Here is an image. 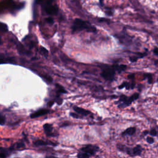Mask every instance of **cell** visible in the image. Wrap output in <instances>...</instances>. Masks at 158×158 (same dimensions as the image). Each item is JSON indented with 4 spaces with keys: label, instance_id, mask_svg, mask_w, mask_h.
<instances>
[{
    "label": "cell",
    "instance_id": "ba28073f",
    "mask_svg": "<svg viewBox=\"0 0 158 158\" xmlns=\"http://www.w3.org/2000/svg\"><path fill=\"white\" fill-rule=\"evenodd\" d=\"M136 128L135 127H131L127 128L125 130H124L122 133V136H133L136 133Z\"/></svg>",
    "mask_w": 158,
    "mask_h": 158
},
{
    "label": "cell",
    "instance_id": "277c9868",
    "mask_svg": "<svg viewBox=\"0 0 158 158\" xmlns=\"http://www.w3.org/2000/svg\"><path fill=\"white\" fill-rule=\"evenodd\" d=\"M139 97V94L138 93H135L132 94L131 96L128 97L126 95L122 94L119 100L117 102H118V107L119 108H125L128 107L131 104V103L136 100H137Z\"/></svg>",
    "mask_w": 158,
    "mask_h": 158
},
{
    "label": "cell",
    "instance_id": "8fae6325",
    "mask_svg": "<svg viewBox=\"0 0 158 158\" xmlns=\"http://www.w3.org/2000/svg\"><path fill=\"white\" fill-rule=\"evenodd\" d=\"M34 144L36 146H46V145H49V144L54 145V144L51 142L44 141V140H41V139H38V140L35 141L34 142Z\"/></svg>",
    "mask_w": 158,
    "mask_h": 158
},
{
    "label": "cell",
    "instance_id": "e0dca14e",
    "mask_svg": "<svg viewBox=\"0 0 158 158\" xmlns=\"http://www.w3.org/2000/svg\"><path fill=\"white\" fill-rule=\"evenodd\" d=\"M149 135L152 136H158V131L157 130L153 127V128H151L150 130H149Z\"/></svg>",
    "mask_w": 158,
    "mask_h": 158
},
{
    "label": "cell",
    "instance_id": "ffe728a7",
    "mask_svg": "<svg viewBox=\"0 0 158 158\" xmlns=\"http://www.w3.org/2000/svg\"><path fill=\"white\" fill-rule=\"evenodd\" d=\"M40 50L41 53L43 56H44L45 57H47V56H48V51L46 48H44L41 46Z\"/></svg>",
    "mask_w": 158,
    "mask_h": 158
},
{
    "label": "cell",
    "instance_id": "9a60e30c",
    "mask_svg": "<svg viewBox=\"0 0 158 158\" xmlns=\"http://www.w3.org/2000/svg\"><path fill=\"white\" fill-rule=\"evenodd\" d=\"M10 150L9 149H4L3 148H1V154H0V156L1 157H6L7 156H9V154H10Z\"/></svg>",
    "mask_w": 158,
    "mask_h": 158
},
{
    "label": "cell",
    "instance_id": "7402d4cb",
    "mask_svg": "<svg viewBox=\"0 0 158 158\" xmlns=\"http://www.w3.org/2000/svg\"><path fill=\"white\" fill-rule=\"evenodd\" d=\"M70 115L73 118H82L83 116L80 115V114H78V113H74V112H70Z\"/></svg>",
    "mask_w": 158,
    "mask_h": 158
},
{
    "label": "cell",
    "instance_id": "5b68a950",
    "mask_svg": "<svg viewBox=\"0 0 158 158\" xmlns=\"http://www.w3.org/2000/svg\"><path fill=\"white\" fill-rule=\"evenodd\" d=\"M98 150H99V147H98L95 145H92V144L86 145V146L81 148L80 149V151L86 152L91 156H94Z\"/></svg>",
    "mask_w": 158,
    "mask_h": 158
},
{
    "label": "cell",
    "instance_id": "5bb4252c",
    "mask_svg": "<svg viewBox=\"0 0 158 158\" xmlns=\"http://www.w3.org/2000/svg\"><path fill=\"white\" fill-rule=\"evenodd\" d=\"M56 88L57 89V94H62V93H67V91L65 89V88L61 86L60 85L57 83L56 85Z\"/></svg>",
    "mask_w": 158,
    "mask_h": 158
},
{
    "label": "cell",
    "instance_id": "f1b7e54d",
    "mask_svg": "<svg viewBox=\"0 0 158 158\" xmlns=\"http://www.w3.org/2000/svg\"><path fill=\"white\" fill-rule=\"evenodd\" d=\"M54 103V101H49L48 103V107H51Z\"/></svg>",
    "mask_w": 158,
    "mask_h": 158
},
{
    "label": "cell",
    "instance_id": "ac0fdd59",
    "mask_svg": "<svg viewBox=\"0 0 158 158\" xmlns=\"http://www.w3.org/2000/svg\"><path fill=\"white\" fill-rule=\"evenodd\" d=\"M77 157H79V158H85V157H91V156L89 155L88 154H87V153L85 152H83V151H80L78 153Z\"/></svg>",
    "mask_w": 158,
    "mask_h": 158
},
{
    "label": "cell",
    "instance_id": "603a6c76",
    "mask_svg": "<svg viewBox=\"0 0 158 158\" xmlns=\"http://www.w3.org/2000/svg\"><path fill=\"white\" fill-rule=\"evenodd\" d=\"M127 83H128V82L127 81H124V82H123L120 85H119L118 86V89H122V88H126V86H127Z\"/></svg>",
    "mask_w": 158,
    "mask_h": 158
},
{
    "label": "cell",
    "instance_id": "8992f818",
    "mask_svg": "<svg viewBox=\"0 0 158 158\" xmlns=\"http://www.w3.org/2000/svg\"><path fill=\"white\" fill-rule=\"evenodd\" d=\"M135 54L136 55L130 56L129 57V60L131 62H136L138 61V59H142L146 56L148 55V49H146V51H144V52H136L135 53Z\"/></svg>",
    "mask_w": 158,
    "mask_h": 158
},
{
    "label": "cell",
    "instance_id": "7a4b0ae2",
    "mask_svg": "<svg viewBox=\"0 0 158 158\" xmlns=\"http://www.w3.org/2000/svg\"><path fill=\"white\" fill-rule=\"evenodd\" d=\"M117 148L120 151L126 152L128 155L131 157L139 156L144 151V148L140 144H137L133 148H130L124 145L118 144L117 146Z\"/></svg>",
    "mask_w": 158,
    "mask_h": 158
},
{
    "label": "cell",
    "instance_id": "44dd1931",
    "mask_svg": "<svg viewBox=\"0 0 158 158\" xmlns=\"http://www.w3.org/2000/svg\"><path fill=\"white\" fill-rule=\"evenodd\" d=\"M1 31H2V32L7 31L8 30V28H7V26L6 25V24H5L4 23H1Z\"/></svg>",
    "mask_w": 158,
    "mask_h": 158
},
{
    "label": "cell",
    "instance_id": "7c38bea8",
    "mask_svg": "<svg viewBox=\"0 0 158 158\" xmlns=\"http://www.w3.org/2000/svg\"><path fill=\"white\" fill-rule=\"evenodd\" d=\"M143 79H147V81L149 84H152L153 82V74L151 73H145L143 75Z\"/></svg>",
    "mask_w": 158,
    "mask_h": 158
},
{
    "label": "cell",
    "instance_id": "d6986e66",
    "mask_svg": "<svg viewBox=\"0 0 158 158\" xmlns=\"http://www.w3.org/2000/svg\"><path fill=\"white\" fill-rule=\"evenodd\" d=\"M146 142L149 144H152L154 143L155 141V139L154 138V136H147L146 138Z\"/></svg>",
    "mask_w": 158,
    "mask_h": 158
},
{
    "label": "cell",
    "instance_id": "d4e9b609",
    "mask_svg": "<svg viewBox=\"0 0 158 158\" xmlns=\"http://www.w3.org/2000/svg\"><path fill=\"white\" fill-rule=\"evenodd\" d=\"M46 22H48L49 24H52L54 23V20H53L52 18H51V17L46 18Z\"/></svg>",
    "mask_w": 158,
    "mask_h": 158
},
{
    "label": "cell",
    "instance_id": "4fadbf2b",
    "mask_svg": "<svg viewBox=\"0 0 158 158\" xmlns=\"http://www.w3.org/2000/svg\"><path fill=\"white\" fill-rule=\"evenodd\" d=\"M1 63L3 64V63H11V64H14L15 63V59L13 57H4L3 58V56L1 55Z\"/></svg>",
    "mask_w": 158,
    "mask_h": 158
},
{
    "label": "cell",
    "instance_id": "83f0119b",
    "mask_svg": "<svg viewBox=\"0 0 158 158\" xmlns=\"http://www.w3.org/2000/svg\"><path fill=\"white\" fill-rule=\"evenodd\" d=\"M149 130H144V131L142 132V135H143V136H147L148 135H149Z\"/></svg>",
    "mask_w": 158,
    "mask_h": 158
},
{
    "label": "cell",
    "instance_id": "3957f363",
    "mask_svg": "<svg viewBox=\"0 0 158 158\" xmlns=\"http://www.w3.org/2000/svg\"><path fill=\"white\" fill-rule=\"evenodd\" d=\"M116 71L115 65H103L101 67V77L106 80L112 81L115 78V73Z\"/></svg>",
    "mask_w": 158,
    "mask_h": 158
},
{
    "label": "cell",
    "instance_id": "30bf717a",
    "mask_svg": "<svg viewBox=\"0 0 158 158\" xmlns=\"http://www.w3.org/2000/svg\"><path fill=\"white\" fill-rule=\"evenodd\" d=\"M43 129H44V131L46 133V135L48 136H54V134H52V130H53V127L52 126L51 124L50 123H45L44 125H43Z\"/></svg>",
    "mask_w": 158,
    "mask_h": 158
},
{
    "label": "cell",
    "instance_id": "9c48e42d",
    "mask_svg": "<svg viewBox=\"0 0 158 158\" xmlns=\"http://www.w3.org/2000/svg\"><path fill=\"white\" fill-rule=\"evenodd\" d=\"M73 109L75 111V112L78 113V114H80V115H81L83 117L89 115L91 114V112L89 110H85L83 108H81V107H77V106H74L73 107Z\"/></svg>",
    "mask_w": 158,
    "mask_h": 158
},
{
    "label": "cell",
    "instance_id": "cb8c5ba5",
    "mask_svg": "<svg viewBox=\"0 0 158 158\" xmlns=\"http://www.w3.org/2000/svg\"><path fill=\"white\" fill-rule=\"evenodd\" d=\"M152 52H153L154 55H155V56H156L158 57V47H157V46H155V47L153 48Z\"/></svg>",
    "mask_w": 158,
    "mask_h": 158
},
{
    "label": "cell",
    "instance_id": "484cf974",
    "mask_svg": "<svg viewBox=\"0 0 158 158\" xmlns=\"http://www.w3.org/2000/svg\"><path fill=\"white\" fill-rule=\"evenodd\" d=\"M5 120H6L5 117L1 114V120H0V123L1 125H3L5 123Z\"/></svg>",
    "mask_w": 158,
    "mask_h": 158
},
{
    "label": "cell",
    "instance_id": "2e32d148",
    "mask_svg": "<svg viewBox=\"0 0 158 158\" xmlns=\"http://www.w3.org/2000/svg\"><path fill=\"white\" fill-rule=\"evenodd\" d=\"M115 69H116V71H117L118 73H121L122 72H123L125 71L127 68V66L126 65H115Z\"/></svg>",
    "mask_w": 158,
    "mask_h": 158
},
{
    "label": "cell",
    "instance_id": "4316f807",
    "mask_svg": "<svg viewBox=\"0 0 158 158\" xmlns=\"http://www.w3.org/2000/svg\"><path fill=\"white\" fill-rule=\"evenodd\" d=\"M128 78L131 80H135V74H133V73L129 74L128 75Z\"/></svg>",
    "mask_w": 158,
    "mask_h": 158
},
{
    "label": "cell",
    "instance_id": "6da1fadb",
    "mask_svg": "<svg viewBox=\"0 0 158 158\" xmlns=\"http://www.w3.org/2000/svg\"><path fill=\"white\" fill-rule=\"evenodd\" d=\"M72 32H77L83 30H86L90 32H95L96 31V29L94 27L92 26L89 23L84 21L80 19H75L73 25L72 27Z\"/></svg>",
    "mask_w": 158,
    "mask_h": 158
},
{
    "label": "cell",
    "instance_id": "52a82bcc",
    "mask_svg": "<svg viewBox=\"0 0 158 158\" xmlns=\"http://www.w3.org/2000/svg\"><path fill=\"white\" fill-rule=\"evenodd\" d=\"M49 112V110L48 109H41L40 110H38L34 112H33L31 115H30V118H37L44 115L48 114Z\"/></svg>",
    "mask_w": 158,
    "mask_h": 158
}]
</instances>
